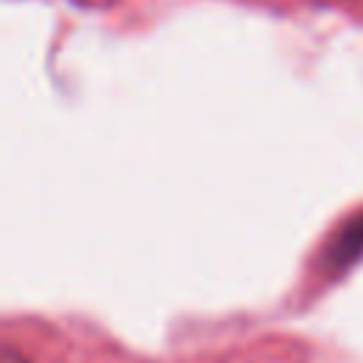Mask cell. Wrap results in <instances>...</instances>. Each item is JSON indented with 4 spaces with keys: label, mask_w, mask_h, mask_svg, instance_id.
I'll use <instances>...</instances> for the list:
<instances>
[{
    "label": "cell",
    "mask_w": 363,
    "mask_h": 363,
    "mask_svg": "<svg viewBox=\"0 0 363 363\" xmlns=\"http://www.w3.org/2000/svg\"><path fill=\"white\" fill-rule=\"evenodd\" d=\"M363 252V210L357 216H352L329 241L326 247V264L332 269H343L346 264H352L357 255Z\"/></svg>",
    "instance_id": "1"
}]
</instances>
